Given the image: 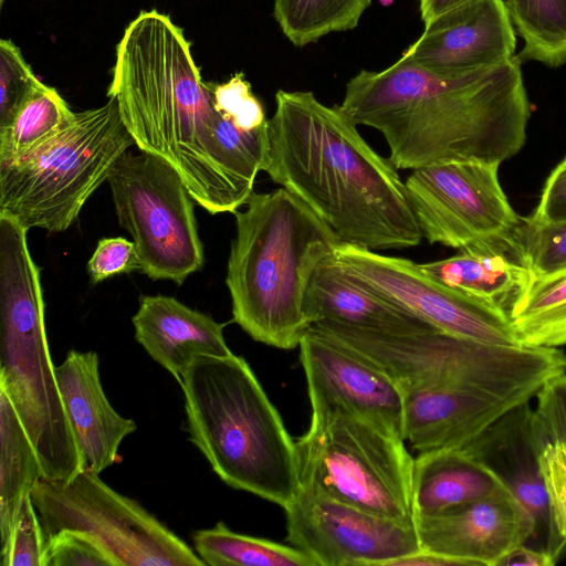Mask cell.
<instances>
[{
	"mask_svg": "<svg viewBox=\"0 0 566 566\" xmlns=\"http://www.w3.org/2000/svg\"><path fill=\"white\" fill-rule=\"evenodd\" d=\"M192 539L196 553L210 566H318L294 546L235 533L222 522L197 531Z\"/></svg>",
	"mask_w": 566,
	"mask_h": 566,
	"instance_id": "obj_28",
	"label": "cell"
},
{
	"mask_svg": "<svg viewBox=\"0 0 566 566\" xmlns=\"http://www.w3.org/2000/svg\"><path fill=\"white\" fill-rule=\"evenodd\" d=\"M339 105L310 91L275 94L265 172L307 205L342 243L399 250L423 239L405 181Z\"/></svg>",
	"mask_w": 566,
	"mask_h": 566,
	"instance_id": "obj_3",
	"label": "cell"
},
{
	"mask_svg": "<svg viewBox=\"0 0 566 566\" xmlns=\"http://www.w3.org/2000/svg\"><path fill=\"white\" fill-rule=\"evenodd\" d=\"M118 222L132 237L139 271L182 284L205 255L193 202L178 172L161 158L124 153L107 178Z\"/></svg>",
	"mask_w": 566,
	"mask_h": 566,
	"instance_id": "obj_11",
	"label": "cell"
},
{
	"mask_svg": "<svg viewBox=\"0 0 566 566\" xmlns=\"http://www.w3.org/2000/svg\"><path fill=\"white\" fill-rule=\"evenodd\" d=\"M499 166L447 160L413 169L405 186L423 239L461 249L510 235L521 218L500 185Z\"/></svg>",
	"mask_w": 566,
	"mask_h": 566,
	"instance_id": "obj_12",
	"label": "cell"
},
{
	"mask_svg": "<svg viewBox=\"0 0 566 566\" xmlns=\"http://www.w3.org/2000/svg\"><path fill=\"white\" fill-rule=\"evenodd\" d=\"M45 537L72 531L99 544L117 566H205L197 553L166 525L82 470L70 480L42 478L31 492Z\"/></svg>",
	"mask_w": 566,
	"mask_h": 566,
	"instance_id": "obj_10",
	"label": "cell"
},
{
	"mask_svg": "<svg viewBox=\"0 0 566 566\" xmlns=\"http://www.w3.org/2000/svg\"><path fill=\"white\" fill-rule=\"evenodd\" d=\"M532 417L528 401L516 405L462 450L488 467L531 516L533 533L525 545L557 562L566 542L553 523L533 438Z\"/></svg>",
	"mask_w": 566,
	"mask_h": 566,
	"instance_id": "obj_16",
	"label": "cell"
},
{
	"mask_svg": "<svg viewBox=\"0 0 566 566\" xmlns=\"http://www.w3.org/2000/svg\"><path fill=\"white\" fill-rule=\"evenodd\" d=\"M521 60L444 75L405 57L352 77L340 108L384 136L397 169L447 160L500 165L524 146L531 116Z\"/></svg>",
	"mask_w": 566,
	"mask_h": 566,
	"instance_id": "obj_2",
	"label": "cell"
},
{
	"mask_svg": "<svg viewBox=\"0 0 566 566\" xmlns=\"http://www.w3.org/2000/svg\"><path fill=\"white\" fill-rule=\"evenodd\" d=\"M532 431L553 523L566 542V443L533 409Z\"/></svg>",
	"mask_w": 566,
	"mask_h": 566,
	"instance_id": "obj_31",
	"label": "cell"
},
{
	"mask_svg": "<svg viewBox=\"0 0 566 566\" xmlns=\"http://www.w3.org/2000/svg\"><path fill=\"white\" fill-rule=\"evenodd\" d=\"M312 327L379 367L401 394L463 387L530 401L549 379L566 373V355L558 348L488 344L441 331L386 334L327 321Z\"/></svg>",
	"mask_w": 566,
	"mask_h": 566,
	"instance_id": "obj_7",
	"label": "cell"
},
{
	"mask_svg": "<svg viewBox=\"0 0 566 566\" xmlns=\"http://www.w3.org/2000/svg\"><path fill=\"white\" fill-rule=\"evenodd\" d=\"M528 218L538 223L566 221V157L546 179L539 202Z\"/></svg>",
	"mask_w": 566,
	"mask_h": 566,
	"instance_id": "obj_38",
	"label": "cell"
},
{
	"mask_svg": "<svg viewBox=\"0 0 566 566\" xmlns=\"http://www.w3.org/2000/svg\"><path fill=\"white\" fill-rule=\"evenodd\" d=\"M556 562L547 554L518 545L506 553L496 566H553Z\"/></svg>",
	"mask_w": 566,
	"mask_h": 566,
	"instance_id": "obj_39",
	"label": "cell"
},
{
	"mask_svg": "<svg viewBox=\"0 0 566 566\" xmlns=\"http://www.w3.org/2000/svg\"><path fill=\"white\" fill-rule=\"evenodd\" d=\"M521 345L558 348L566 345V268L533 275L509 310Z\"/></svg>",
	"mask_w": 566,
	"mask_h": 566,
	"instance_id": "obj_27",
	"label": "cell"
},
{
	"mask_svg": "<svg viewBox=\"0 0 566 566\" xmlns=\"http://www.w3.org/2000/svg\"><path fill=\"white\" fill-rule=\"evenodd\" d=\"M140 263L134 241L125 238H104L88 260L87 270L94 283L114 275L139 271Z\"/></svg>",
	"mask_w": 566,
	"mask_h": 566,
	"instance_id": "obj_36",
	"label": "cell"
},
{
	"mask_svg": "<svg viewBox=\"0 0 566 566\" xmlns=\"http://www.w3.org/2000/svg\"><path fill=\"white\" fill-rule=\"evenodd\" d=\"M403 436L419 451L463 449L525 400L480 388L429 387L402 392Z\"/></svg>",
	"mask_w": 566,
	"mask_h": 566,
	"instance_id": "obj_19",
	"label": "cell"
},
{
	"mask_svg": "<svg viewBox=\"0 0 566 566\" xmlns=\"http://www.w3.org/2000/svg\"><path fill=\"white\" fill-rule=\"evenodd\" d=\"M133 145L113 98L75 113L54 137L0 167V213L28 230L65 231Z\"/></svg>",
	"mask_w": 566,
	"mask_h": 566,
	"instance_id": "obj_9",
	"label": "cell"
},
{
	"mask_svg": "<svg viewBox=\"0 0 566 566\" xmlns=\"http://www.w3.org/2000/svg\"><path fill=\"white\" fill-rule=\"evenodd\" d=\"M334 256L355 281L438 331L488 344L523 346L505 310L431 279L409 259L347 243H339Z\"/></svg>",
	"mask_w": 566,
	"mask_h": 566,
	"instance_id": "obj_13",
	"label": "cell"
},
{
	"mask_svg": "<svg viewBox=\"0 0 566 566\" xmlns=\"http://www.w3.org/2000/svg\"><path fill=\"white\" fill-rule=\"evenodd\" d=\"M421 19L424 24L432 21L438 15L459 6L467 0H418Z\"/></svg>",
	"mask_w": 566,
	"mask_h": 566,
	"instance_id": "obj_40",
	"label": "cell"
},
{
	"mask_svg": "<svg viewBox=\"0 0 566 566\" xmlns=\"http://www.w3.org/2000/svg\"><path fill=\"white\" fill-rule=\"evenodd\" d=\"M46 537L38 512L28 495L18 512L12 532L1 545V566H43Z\"/></svg>",
	"mask_w": 566,
	"mask_h": 566,
	"instance_id": "obj_33",
	"label": "cell"
},
{
	"mask_svg": "<svg viewBox=\"0 0 566 566\" xmlns=\"http://www.w3.org/2000/svg\"><path fill=\"white\" fill-rule=\"evenodd\" d=\"M75 117L57 91L40 80L0 126V167L9 166L67 127Z\"/></svg>",
	"mask_w": 566,
	"mask_h": 566,
	"instance_id": "obj_26",
	"label": "cell"
},
{
	"mask_svg": "<svg viewBox=\"0 0 566 566\" xmlns=\"http://www.w3.org/2000/svg\"><path fill=\"white\" fill-rule=\"evenodd\" d=\"M524 41L517 57L551 67L566 63V0H504Z\"/></svg>",
	"mask_w": 566,
	"mask_h": 566,
	"instance_id": "obj_29",
	"label": "cell"
},
{
	"mask_svg": "<svg viewBox=\"0 0 566 566\" xmlns=\"http://www.w3.org/2000/svg\"><path fill=\"white\" fill-rule=\"evenodd\" d=\"M95 352L71 349L55 367L62 401L75 436L83 470L101 473L119 459L122 441L136 430L104 394Z\"/></svg>",
	"mask_w": 566,
	"mask_h": 566,
	"instance_id": "obj_20",
	"label": "cell"
},
{
	"mask_svg": "<svg viewBox=\"0 0 566 566\" xmlns=\"http://www.w3.org/2000/svg\"><path fill=\"white\" fill-rule=\"evenodd\" d=\"M304 313L311 326L327 321L396 335L438 331L355 281L337 262L334 253L312 275L305 293Z\"/></svg>",
	"mask_w": 566,
	"mask_h": 566,
	"instance_id": "obj_22",
	"label": "cell"
},
{
	"mask_svg": "<svg viewBox=\"0 0 566 566\" xmlns=\"http://www.w3.org/2000/svg\"><path fill=\"white\" fill-rule=\"evenodd\" d=\"M298 347L308 395L339 403L405 439L403 397L386 373L312 326Z\"/></svg>",
	"mask_w": 566,
	"mask_h": 566,
	"instance_id": "obj_17",
	"label": "cell"
},
{
	"mask_svg": "<svg viewBox=\"0 0 566 566\" xmlns=\"http://www.w3.org/2000/svg\"><path fill=\"white\" fill-rule=\"evenodd\" d=\"M180 386L189 438L218 476L286 507L300 489L296 444L247 360L198 357Z\"/></svg>",
	"mask_w": 566,
	"mask_h": 566,
	"instance_id": "obj_5",
	"label": "cell"
},
{
	"mask_svg": "<svg viewBox=\"0 0 566 566\" xmlns=\"http://www.w3.org/2000/svg\"><path fill=\"white\" fill-rule=\"evenodd\" d=\"M132 321L136 340L179 384L196 358L232 354L223 336L224 324L172 296H140Z\"/></svg>",
	"mask_w": 566,
	"mask_h": 566,
	"instance_id": "obj_21",
	"label": "cell"
},
{
	"mask_svg": "<svg viewBox=\"0 0 566 566\" xmlns=\"http://www.w3.org/2000/svg\"><path fill=\"white\" fill-rule=\"evenodd\" d=\"M515 48L504 0H467L424 24L401 56L434 73L457 75L506 62Z\"/></svg>",
	"mask_w": 566,
	"mask_h": 566,
	"instance_id": "obj_15",
	"label": "cell"
},
{
	"mask_svg": "<svg viewBox=\"0 0 566 566\" xmlns=\"http://www.w3.org/2000/svg\"><path fill=\"white\" fill-rule=\"evenodd\" d=\"M39 81L20 49L8 39L0 41V126L3 125Z\"/></svg>",
	"mask_w": 566,
	"mask_h": 566,
	"instance_id": "obj_34",
	"label": "cell"
},
{
	"mask_svg": "<svg viewBox=\"0 0 566 566\" xmlns=\"http://www.w3.org/2000/svg\"><path fill=\"white\" fill-rule=\"evenodd\" d=\"M27 232L0 213V389L36 450L43 478L66 481L83 465L49 350L40 269Z\"/></svg>",
	"mask_w": 566,
	"mask_h": 566,
	"instance_id": "obj_6",
	"label": "cell"
},
{
	"mask_svg": "<svg viewBox=\"0 0 566 566\" xmlns=\"http://www.w3.org/2000/svg\"><path fill=\"white\" fill-rule=\"evenodd\" d=\"M415 525L421 549L462 566H496L533 533L531 516L505 488L440 515L415 517Z\"/></svg>",
	"mask_w": 566,
	"mask_h": 566,
	"instance_id": "obj_18",
	"label": "cell"
},
{
	"mask_svg": "<svg viewBox=\"0 0 566 566\" xmlns=\"http://www.w3.org/2000/svg\"><path fill=\"white\" fill-rule=\"evenodd\" d=\"M511 238L533 275L566 268V221L538 223L523 218Z\"/></svg>",
	"mask_w": 566,
	"mask_h": 566,
	"instance_id": "obj_32",
	"label": "cell"
},
{
	"mask_svg": "<svg viewBox=\"0 0 566 566\" xmlns=\"http://www.w3.org/2000/svg\"><path fill=\"white\" fill-rule=\"evenodd\" d=\"M308 397L310 426L295 441L298 490L415 523V459L406 440L339 403Z\"/></svg>",
	"mask_w": 566,
	"mask_h": 566,
	"instance_id": "obj_8",
	"label": "cell"
},
{
	"mask_svg": "<svg viewBox=\"0 0 566 566\" xmlns=\"http://www.w3.org/2000/svg\"><path fill=\"white\" fill-rule=\"evenodd\" d=\"M287 541L318 566L380 565L420 548L415 523L298 490L284 507Z\"/></svg>",
	"mask_w": 566,
	"mask_h": 566,
	"instance_id": "obj_14",
	"label": "cell"
},
{
	"mask_svg": "<svg viewBox=\"0 0 566 566\" xmlns=\"http://www.w3.org/2000/svg\"><path fill=\"white\" fill-rule=\"evenodd\" d=\"M371 0H274V18L283 34L305 46L331 32L357 27Z\"/></svg>",
	"mask_w": 566,
	"mask_h": 566,
	"instance_id": "obj_30",
	"label": "cell"
},
{
	"mask_svg": "<svg viewBox=\"0 0 566 566\" xmlns=\"http://www.w3.org/2000/svg\"><path fill=\"white\" fill-rule=\"evenodd\" d=\"M535 397L534 411L566 443V373L549 379Z\"/></svg>",
	"mask_w": 566,
	"mask_h": 566,
	"instance_id": "obj_37",
	"label": "cell"
},
{
	"mask_svg": "<svg viewBox=\"0 0 566 566\" xmlns=\"http://www.w3.org/2000/svg\"><path fill=\"white\" fill-rule=\"evenodd\" d=\"M505 488L482 462L462 449L419 452L413 460L415 517L436 516Z\"/></svg>",
	"mask_w": 566,
	"mask_h": 566,
	"instance_id": "obj_24",
	"label": "cell"
},
{
	"mask_svg": "<svg viewBox=\"0 0 566 566\" xmlns=\"http://www.w3.org/2000/svg\"><path fill=\"white\" fill-rule=\"evenodd\" d=\"M43 566H117L112 556L88 536L61 531L46 538Z\"/></svg>",
	"mask_w": 566,
	"mask_h": 566,
	"instance_id": "obj_35",
	"label": "cell"
},
{
	"mask_svg": "<svg viewBox=\"0 0 566 566\" xmlns=\"http://www.w3.org/2000/svg\"><path fill=\"white\" fill-rule=\"evenodd\" d=\"M458 250L452 256L419 266L431 279L509 313L532 277L511 234Z\"/></svg>",
	"mask_w": 566,
	"mask_h": 566,
	"instance_id": "obj_23",
	"label": "cell"
},
{
	"mask_svg": "<svg viewBox=\"0 0 566 566\" xmlns=\"http://www.w3.org/2000/svg\"><path fill=\"white\" fill-rule=\"evenodd\" d=\"M244 206L233 213L226 277L233 321L256 342L295 348L311 327L304 300L312 275L342 242L283 187L253 191Z\"/></svg>",
	"mask_w": 566,
	"mask_h": 566,
	"instance_id": "obj_4",
	"label": "cell"
},
{
	"mask_svg": "<svg viewBox=\"0 0 566 566\" xmlns=\"http://www.w3.org/2000/svg\"><path fill=\"white\" fill-rule=\"evenodd\" d=\"M43 478L36 450L14 406L0 389V543L9 538L23 500Z\"/></svg>",
	"mask_w": 566,
	"mask_h": 566,
	"instance_id": "obj_25",
	"label": "cell"
},
{
	"mask_svg": "<svg viewBox=\"0 0 566 566\" xmlns=\"http://www.w3.org/2000/svg\"><path fill=\"white\" fill-rule=\"evenodd\" d=\"M214 86L202 80L182 29L150 10L118 42L107 96L135 146L168 163L195 202L234 213L265 170L268 124L216 96Z\"/></svg>",
	"mask_w": 566,
	"mask_h": 566,
	"instance_id": "obj_1",
	"label": "cell"
}]
</instances>
